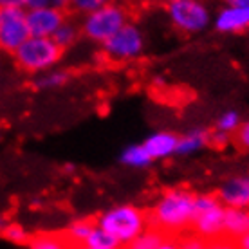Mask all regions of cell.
Returning <instances> with one entry per match:
<instances>
[{"label":"cell","mask_w":249,"mask_h":249,"mask_svg":"<svg viewBox=\"0 0 249 249\" xmlns=\"http://www.w3.org/2000/svg\"><path fill=\"white\" fill-rule=\"evenodd\" d=\"M27 38L25 7H0V51L13 54Z\"/></svg>","instance_id":"cell-8"},{"label":"cell","mask_w":249,"mask_h":249,"mask_svg":"<svg viewBox=\"0 0 249 249\" xmlns=\"http://www.w3.org/2000/svg\"><path fill=\"white\" fill-rule=\"evenodd\" d=\"M101 47L114 62H132L143 54L144 35L136 24L126 22L116 35H112L105 44H101Z\"/></svg>","instance_id":"cell-7"},{"label":"cell","mask_w":249,"mask_h":249,"mask_svg":"<svg viewBox=\"0 0 249 249\" xmlns=\"http://www.w3.org/2000/svg\"><path fill=\"white\" fill-rule=\"evenodd\" d=\"M94 224L96 222H90V220H85V218H80V220H74L72 224L69 226L67 231H65V237L71 242V246H83L87 237L90 235Z\"/></svg>","instance_id":"cell-21"},{"label":"cell","mask_w":249,"mask_h":249,"mask_svg":"<svg viewBox=\"0 0 249 249\" xmlns=\"http://www.w3.org/2000/svg\"><path fill=\"white\" fill-rule=\"evenodd\" d=\"M249 231V212L248 210H235L226 208L224 226H222V237L231 240H238Z\"/></svg>","instance_id":"cell-13"},{"label":"cell","mask_w":249,"mask_h":249,"mask_svg":"<svg viewBox=\"0 0 249 249\" xmlns=\"http://www.w3.org/2000/svg\"><path fill=\"white\" fill-rule=\"evenodd\" d=\"M96 222V220H94ZM83 246H89V248H94V249H119L118 242H116V238L110 235V233H107L103 228H100L98 224H94L92 231H90V235L87 237L85 244Z\"/></svg>","instance_id":"cell-22"},{"label":"cell","mask_w":249,"mask_h":249,"mask_svg":"<svg viewBox=\"0 0 249 249\" xmlns=\"http://www.w3.org/2000/svg\"><path fill=\"white\" fill-rule=\"evenodd\" d=\"M119 161L123 166L126 168H134V170H144L152 166V157L148 156V152L144 150V146L141 143L136 144H128L126 148L121 152L119 156Z\"/></svg>","instance_id":"cell-15"},{"label":"cell","mask_w":249,"mask_h":249,"mask_svg":"<svg viewBox=\"0 0 249 249\" xmlns=\"http://www.w3.org/2000/svg\"><path fill=\"white\" fill-rule=\"evenodd\" d=\"M157 249H182V248H181V242H179V240L166 237L164 238V242H162Z\"/></svg>","instance_id":"cell-29"},{"label":"cell","mask_w":249,"mask_h":249,"mask_svg":"<svg viewBox=\"0 0 249 249\" xmlns=\"http://www.w3.org/2000/svg\"><path fill=\"white\" fill-rule=\"evenodd\" d=\"M96 224L110 233L121 248H126L134 238L150 228L146 212L136 204L112 206L96 218Z\"/></svg>","instance_id":"cell-2"},{"label":"cell","mask_w":249,"mask_h":249,"mask_svg":"<svg viewBox=\"0 0 249 249\" xmlns=\"http://www.w3.org/2000/svg\"><path fill=\"white\" fill-rule=\"evenodd\" d=\"M63 56V51L53 38L29 36L18 49L13 53L15 63L29 74H42L49 69H54Z\"/></svg>","instance_id":"cell-3"},{"label":"cell","mask_w":249,"mask_h":249,"mask_svg":"<svg viewBox=\"0 0 249 249\" xmlns=\"http://www.w3.org/2000/svg\"><path fill=\"white\" fill-rule=\"evenodd\" d=\"M2 137H4V136H2V132H0V141H2Z\"/></svg>","instance_id":"cell-36"},{"label":"cell","mask_w":249,"mask_h":249,"mask_svg":"<svg viewBox=\"0 0 249 249\" xmlns=\"http://www.w3.org/2000/svg\"><path fill=\"white\" fill-rule=\"evenodd\" d=\"M215 195L224 208L249 212V174L230 175L220 182Z\"/></svg>","instance_id":"cell-10"},{"label":"cell","mask_w":249,"mask_h":249,"mask_svg":"<svg viewBox=\"0 0 249 249\" xmlns=\"http://www.w3.org/2000/svg\"><path fill=\"white\" fill-rule=\"evenodd\" d=\"M53 0H25V9H35V7L51 6Z\"/></svg>","instance_id":"cell-28"},{"label":"cell","mask_w":249,"mask_h":249,"mask_svg":"<svg viewBox=\"0 0 249 249\" xmlns=\"http://www.w3.org/2000/svg\"><path fill=\"white\" fill-rule=\"evenodd\" d=\"M226 6H233V7H244L249 6V0H222Z\"/></svg>","instance_id":"cell-31"},{"label":"cell","mask_w":249,"mask_h":249,"mask_svg":"<svg viewBox=\"0 0 249 249\" xmlns=\"http://www.w3.org/2000/svg\"><path fill=\"white\" fill-rule=\"evenodd\" d=\"M195 195L186 188H170L154 200L146 212L148 224L166 237H177L192 228L195 215Z\"/></svg>","instance_id":"cell-1"},{"label":"cell","mask_w":249,"mask_h":249,"mask_svg":"<svg viewBox=\"0 0 249 249\" xmlns=\"http://www.w3.org/2000/svg\"><path fill=\"white\" fill-rule=\"evenodd\" d=\"M27 249H72L65 235L58 233H40L29 238Z\"/></svg>","instance_id":"cell-17"},{"label":"cell","mask_w":249,"mask_h":249,"mask_svg":"<svg viewBox=\"0 0 249 249\" xmlns=\"http://www.w3.org/2000/svg\"><path fill=\"white\" fill-rule=\"evenodd\" d=\"M177 143H179L177 134L168 130H157L152 132L141 144L148 152L152 161H162V159H170L172 156H177Z\"/></svg>","instance_id":"cell-12"},{"label":"cell","mask_w":249,"mask_h":249,"mask_svg":"<svg viewBox=\"0 0 249 249\" xmlns=\"http://www.w3.org/2000/svg\"><path fill=\"white\" fill-rule=\"evenodd\" d=\"M124 249H126V248H124Z\"/></svg>","instance_id":"cell-37"},{"label":"cell","mask_w":249,"mask_h":249,"mask_svg":"<svg viewBox=\"0 0 249 249\" xmlns=\"http://www.w3.org/2000/svg\"><path fill=\"white\" fill-rule=\"evenodd\" d=\"M65 172H67V174H72V172H74V166H72V164H67V166H65Z\"/></svg>","instance_id":"cell-33"},{"label":"cell","mask_w":249,"mask_h":249,"mask_svg":"<svg viewBox=\"0 0 249 249\" xmlns=\"http://www.w3.org/2000/svg\"><path fill=\"white\" fill-rule=\"evenodd\" d=\"M235 139H237L238 146H242L244 150H249V119L242 121L240 128L235 134Z\"/></svg>","instance_id":"cell-26"},{"label":"cell","mask_w":249,"mask_h":249,"mask_svg":"<svg viewBox=\"0 0 249 249\" xmlns=\"http://www.w3.org/2000/svg\"><path fill=\"white\" fill-rule=\"evenodd\" d=\"M126 22H128L126 7L118 4V2H110V4L100 7L96 11L83 15L80 29L81 35L87 40L101 45L112 35H116Z\"/></svg>","instance_id":"cell-4"},{"label":"cell","mask_w":249,"mask_h":249,"mask_svg":"<svg viewBox=\"0 0 249 249\" xmlns=\"http://www.w3.org/2000/svg\"><path fill=\"white\" fill-rule=\"evenodd\" d=\"M0 237L7 240L9 244H15V246H27L29 242V231L25 230L24 226L18 224V222H7L2 230H0Z\"/></svg>","instance_id":"cell-23"},{"label":"cell","mask_w":249,"mask_h":249,"mask_svg":"<svg viewBox=\"0 0 249 249\" xmlns=\"http://www.w3.org/2000/svg\"><path fill=\"white\" fill-rule=\"evenodd\" d=\"M210 249H238L237 240H231L228 237H218L210 240Z\"/></svg>","instance_id":"cell-27"},{"label":"cell","mask_w":249,"mask_h":249,"mask_svg":"<svg viewBox=\"0 0 249 249\" xmlns=\"http://www.w3.org/2000/svg\"><path fill=\"white\" fill-rule=\"evenodd\" d=\"M69 80V74L65 71H60V69H49L42 74H36L35 78V87L38 90H56V89L63 87Z\"/></svg>","instance_id":"cell-18"},{"label":"cell","mask_w":249,"mask_h":249,"mask_svg":"<svg viewBox=\"0 0 249 249\" xmlns=\"http://www.w3.org/2000/svg\"><path fill=\"white\" fill-rule=\"evenodd\" d=\"M81 36V29L80 25H76L74 22H71V20H65L60 27H58V31L53 35V40L56 42V45L60 47L62 51L69 49V47H72V45L80 40Z\"/></svg>","instance_id":"cell-19"},{"label":"cell","mask_w":249,"mask_h":249,"mask_svg":"<svg viewBox=\"0 0 249 249\" xmlns=\"http://www.w3.org/2000/svg\"><path fill=\"white\" fill-rule=\"evenodd\" d=\"M181 242V248L182 249H210V240H206V238L199 237V235H188L184 237Z\"/></svg>","instance_id":"cell-25"},{"label":"cell","mask_w":249,"mask_h":249,"mask_svg":"<svg viewBox=\"0 0 249 249\" xmlns=\"http://www.w3.org/2000/svg\"><path fill=\"white\" fill-rule=\"evenodd\" d=\"M0 7H25V0H0Z\"/></svg>","instance_id":"cell-30"},{"label":"cell","mask_w":249,"mask_h":249,"mask_svg":"<svg viewBox=\"0 0 249 249\" xmlns=\"http://www.w3.org/2000/svg\"><path fill=\"white\" fill-rule=\"evenodd\" d=\"M72 249H94V248H89V246H74ZM121 249V248H119Z\"/></svg>","instance_id":"cell-34"},{"label":"cell","mask_w":249,"mask_h":249,"mask_svg":"<svg viewBox=\"0 0 249 249\" xmlns=\"http://www.w3.org/2000/svg\"><path fill=\"white\" fill-rule=\"evenodd\" d=\"M240 124H242V118H240V114L237 110H226L215 121V137L224 141L233 134H237Z\"/></svg>","instance_id":"cell-16"},{"label":"cell","mask_w":249,"mask_h":249,"mask_svg":"<svg viewBox=\"0 0 249 249\" xmlns=\"http://www.w3.org/2000/svg\"><path fill=\"white\" fill-rule=\"evenodd\" d=\"M210 132L204 128H192V130L184 132L179 136V143H177V156L190 157L199 154L200 150L206 148V144L210 143Z\"/></svg>","instance_id":"cell-14"},{"label":"cell","mask_w":249,"mask_h":249,"mask_svg":"<svg viewBox=\"0 0 249 249\" xmlns=\"http://www.w3.org/2000/svg\"><path fill=\"white\" fill-rule=\"evenodd\" d=\"M114 0H67V9L78 15H87L90 11H96L100 7L110 4Z\"/></svg>","instance_id":"cell-24"},{"label":"cell","mask_w":249,"mask_h":249,"mask_svg":"<svg viewBox=\"0 0 249 249\" xmlns=\"http://www.w3.org/2000/svg\"><path fill=\"white\" fill-rule=\"evenodd\" d=\"M164 2H166V4H168V2H177V0H164Z\"/></svg>","instance_id":"cell-35"},{"label":"cell","mask_w":249,"mask_h":249,"mask_svg":"<svg viewBox=\"0 0 249 249\" xmlns=\"http://www.w3.org/2000/svg\"><path fill=\"white\" fill-rule=\"evenodd\" d=\"M237 246H238V249H249V231L244 235V237L238 238Z\"/></svg>","instance_id":"cell-32"},{"label":"cell","mask_w":249,"mask_h":249,"mask_svg":"<svg viewBox=\"0 0 249 249\" xmlns=\"http://www.w3.org/2000/svg\"><path fill=\"white\" fill-rule=\"evenodd\" d=\"M25 20H27L29 36L53 38V35L58 31V27L67 20V15H65V9L45 6L25 9Z\"/></svg>","instance_id":"cell-9"},{"label":"cell","mask_w":249,"mask_h":249,"mask_svg":"<svg viewBox=\"0 0 249 249\" xmlns=\"http://www.w3.org/2000/svg\"><path fill=\"white\" fill-rule=\"evenodd\" d=\"M224 212L226 208L220 204L217 195L197 193L195 195V215H193L190 230L206 240H215V238L222 237Z\"/></svg>","instance_id":"cell-6"},{"label":"cell","mask_w":249,"mask_h":249,"mask_svg":"<svg viewBox=\"0 0 249 249\" xmlns=\"http://www.w3.org/2000/svg\"><path fill=\"white\" fill-rule=\"evenodd\" d=\"M164 238H166V235H164L162 231L150 226V228H146L139 237L134 238V240L126 246V249H157L164 242Z\"/></svg>","instance_id":"cell-20"},{"label":"cell","mask_w":249,"mask_h":249,"mask_svg":"<svg viewBox=\"0 0 249 249\" xmlns=\"http://www.w3.org/2000/svg\"><path fill=\"white\" fill-rule=\"evenodd\" d=\"M213 25L222 35H237L249 29V6H224L215 15Z\"/></svg>","instance_id":"cell-11"},{"label":"cell","mask_w":249,"mask_h":249,"mask_svg":"<svg viewBox=\"0 0 249 249\" xmlns=\"http://www.w3.org/2000/svg\"><path fill=\"white\" fill-rule=\"evenodd\" d=\"M170 24L182 35L202 33L212 24V13L202 0H177L166 4Z\"/></svg>","instance_id":"cell-5"}]
</instances>
